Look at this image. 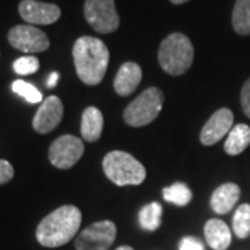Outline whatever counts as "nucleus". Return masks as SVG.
<instances>
[{
	"instance_id": "6ab92c4d",
	"label": "nucleus",
	"mask_w": 250,
	"mask_h": 250,
	"mask_svg": "<svg viewBox=\"0 0 250 250\" xmlns=\"http://www.w3.org/2000/svg\"><path fill=\"white\" fill-rule=\"evenodd\" d=\"M232 27L239 35H250V0H236L232 11Z\"/></svg>"
},
{
	"instance_id": "1a4fd4ad",
	"label": "nucleus",
	"mask_w": 250,
	"mask_h": 250,
	"mask_svg": "<svg viewBox=\"0 0 250 250\" xmlns=\"http://www.w3.org/2000/svg\"><path fill=\"white\" fill-rule=\"evenodd\" d=\"M7 39L14 49L24 53H41L50 46L47 35L34 25H16L10 29Z\"/></svg>"
},
{
	"instance_id": "f8f14e48",
	"label": "nucleus",
	"mask_w": 250,
	"mask_h": 250,
	"mask_svg": "<svg viewBox=\"0 0 250 250\" xmlns=\"http://www.w3.org/2000/svg\"><path fill=\"white\" fill-rule=\"evenodd\" d=\"M62 116H64V107L62 100L57 96H49L38 108L32 120V126L38 134H49L62 123Z\"/></svg>"
},
{
	"instance_id": "393cba45",
	"label": "nucleus",
	"mask_w": 250,
	"mask_h": 250,
	"mask_svg": "<svg viewBox=\"0 0 250 250\" xmlns=\"http://www.w3.org/2000/svg\"><path fill=\"white\" fill-rule=\"evenodd\" d=\"M241 106L243 113L250 118V78L242 86L241 90Z\"/></svg>"
},
{
	"instance_id": "412c9836",
	"label": "nucleus",
	"mask_w": 250,
	"mask_h": 250,
	"mask_svg": "<svg viewBox=\"0 0 250 250\" xmlns=\"http://www.w3.org/2000/svg\"><path fill=\"white\" fill-rule=\"evenodd\" d=\"M232 229L239 239L250 236V205L243 203L236 210L232 218Z\"/></svg>"
},
{
	"instance_id": "4be33fe9",
	"label": "nucleus",
	"mask_w": 250,
	"mask_h": 250,
	"mask_svg": "<svg viewBox=\"0 0 250 250\" xmlns=\"http://www.w3.org/2000/svg\"><path fill=\"white\" fill-rule=\"evenodd\" d=\"M11 89L14 93H17L18 96H21L22 99H25L28 103L31 104H36L39 102L43 100V96L39 90L36 89L34 85L28 83L25 81L22 80H17L13 82L11 85Z\"/></svg>"
},
{
	"instance_id": "f257e3e1",
	"label": "nucleus",
	"mask_w": 250,
	"mask_h": 250,
	"mask_svg": "<svg viewBox=\"0 0 250 250\" xmlns=\"http://www.w3.org/2000/svg\"><path fill=\"white\" fill-rule=\"evenodd\" d=\"M72 57L77 75L83 83L95 86L104 78L110 62V52L100 39L81 36L74 43Z\"/></svg>"
},
{
	"instance_id": "9d476101",
	"label": "nucleus",
	"mask_w": 250,
	"mask_h": 250,
	"mask_svg": "<svg viewBox=\"0 0 250 250\" xmlns=\"http://www.w3.org/2000/svg\"><path fill=\"white\" fill-rule=\"evenodd\" d=\"M18 11L25 22L35 25H50L62 16V10L57 4L38 0H22Z\"/></svg>"
},
{
	"instance_id": "f3484780",
	"label": "nucleus",
	"mask_w": 250,
	"mask_h": 250,
	"mask_svg": "<svg viewBox=\"0 0 250 250\" xmlns=\"http://www.w3.org/2000/svg\"><path fill=\"white\" fill-rule=\"evenodd\" d=\"M250 145V126L246 124L233 125L224 143V150L229 156L241 154Z\"/></svg>"
},
{
	"instance_id": "39448f33",
	"label": "nucleus",
	"mask_w": 250,
	"mask_h": 250,
	"mask_svg": "<svg viewBox=\"0 0 250 250\" xmlns=\"http://www.w3.org/2000/svg\"><path fill=\"white\" fill-rule=\"evenodd\" d=\"M163 103V92L159 88H147L126 106L124 110V121L134 128L150 124L160 114Z\"/></svg>"
},
{
	"instance_id": "2eb2a0df",
	"label": "nucleus",
	"mask_w": 250,
	"mask_h": 250,
	"mask_svg": "<svg viewBox=\"0 0 250 250\" xmlns=\"http://www.w3.org/2000/svg\"><path fill=\"white\" fill-rule=\"evenodd\" d=\"M205 238L207 245L214 250H227L232 241L229 227L218 218H211L206 223Z\"/></svg>"
},
{
	"instance_id": "5701e85b",
	"label": "nucleus",
	"mask_w": 250,
	"mask_h": 250,
	"mask_svg": "<svg viewBox=\"0 0 250 250\" xmlns=\"http://www.w3.org/2000/svg\"><path fill=\"white\" fill-rule=\"evenodd\" d=\"M13 68L18 75H31L39 70V60L35 56H24L13 62Z\"/></svg>"
},
{
	"instance_id": "bb28decb",
	"label": "nucleus",
	"mask_w": 250,
	"mask_h": 250,
	"mask_svg": "<svg viewBox=\"0 0 250 250\" xmlns=\"http://www.w3.org/2000/svg\"><path fill=\"white\" fill-rule=\"evenodd\" d=\"M59 72H52L50 75H49V78H47V81H46V86L47 88H54L56 85H57V82H59Z\"/></svg>"
},
{
	"instance_id": "0eeeda50",
	"label": "nucleus",
	"mask_w": 250,
	"mask_h": 250,
	"mask_svg": "<svg viewBox=\"0 0 250 250\" xmlns=\"http://www.w3.org/2000/svg\"><path fill=\"white\" fill-rule=\"evenodd\" d=\"M117 227L113 221H98L75 238L77 250H108L116 241Z\"/></svg>"
},
{
	"instance_id": "cd10ccee",
	"label": "nucleus",
	"mask_w": 250,
	"mask_h": 250,
	"mask_svg": "<svg viewBox=\"0 0 250 250\" xmlns=\"http://www.w3.org/2000/svg\"><path fill=\"white\" fill-rule=\"evenodd\" d=\"M172 4H184V3H187L189 0H170Z\"/></svg>"
},
{
	"instance_id": "20e7f679",
	"label": "nucleus",
	"mask_w": 250,
	"mask_h": 250,
	"mask_svg": "<svg viewBox=\"0 0 250 250\" xmlns=\"http://www.w3.org/2000/svg\"><path fill=\"white\" fill-rule=\"evenodd\" d=\"M104 174L118 187L141 185L146 179V168L132 154L123 150H113L103 159Z\"/></svg>"
},
{
	"instance_id": "dca6fc26",
	"label": "nucleus",
	"mask_w": 250,
	"mask_h": 250,
	"mask_svg": "<svg viewBox=\"0 0 250 250\" xmlns=\"http://www.w3.org/2000/svg\"><path fill=\"white\" fill-rule=\"evenodd\" d=\"M104 118L98 107L85 108L81 120V135L86 142H96L103 132Z\"/></svg>"
},
{
	"instance_id": "c85d7f7f",
	"label": "nucleus",
	"mask_w": 250,
	"mask_h": 250,
	"mask_svg": "<svg viewBox=\"0 0 250 250\" xmlns=\"http://www.w3.org/2000/svg\"><path fill=\"white\" fill-rule=\"evenodd\" d=\"M116 250H134L131 246H126V245H124V246H120V248H117Z\"/></svg>"
},
{
	"instance_id": "4468645a",
	"label": "nucleus",
	"mask_w": 250,
	"mask_h": 250,
	"mask_svg": "<svg viewBox=\"0 0 250 250\" xmlns=\"http://www.w3.org/2000/svg\"><path fill=\"white\" fill-rule=\"evenodd\" d=\"M241 197V188L233 182L223 184L211 195L210 205L217 214H227L232 210Z\"/></svg>"
},
{
	"instance_id": "9b49d317",
	"label": "nucleus",
	"mask_w": 250,
	"mask_h": 250,
	"mask_svg": "<svg viewBox=\"0 0 250 250\" xmlns=\"http://www.w3.org/2000/svg\"><path fill=\"white\" fill-rule=\"evenodd\" d=\"M233 128V113L229 108L223 107L213 113L200 131V142L205 146H213L220 142Z\"/></svg>"
},
{
	"instance_id": "a211bd4d",
	"label": "nucleus",
	"mask_w": 250,
	"mask_h": 250,
	"mask_svg": "<svg viewBox=\"0 0 250 250\" xmlns=\"http://www.w3.org/2000/svg\"><path fill=\"white\" fill-rule=\"evenodd\" d=\"M161 215H163V207L159 202H152L149 205L143 206L142 210L139 211L138 220L139 225L145 231L153 232L160 228Z\"/></svg>"
},
{
	"instance_id": "b1692460",
	"label": "nucleus",
	"mask_w": 250,
	"mask_h": 250,
	"mask_svg": "<svg viewBox=\"0 0 250 250\" xmlns=\"http://www.w3.org/2000/svg\"><path fill=\"white\" fill-rule=\"evenodd\" d=\"M179 250H205V245L195 236H185L179 242Z\"/></svg>"
},
{
	"instance_id": "aec40b11",
	"label": "nucleus",
	"mask_w": 250,
	"mask_h": 250,
	"mask_svg": "<svg viewBox=\"0 0 250 250\" xmlns=\"http://www.w3.org/2000/svg\"><path fill=\"white\" fill-rule=\"evenodd\" d=\"M192 190L184 182H175L171 187L163 189V197L166 202L175 206H187L192 200Z\"/></svg>"
},
{
	"instance_id": "a878e982",
	"label": "nucleus",
	"mask_w": 250,
	"mask_h": 250,
	"mask_svg": "<svg viewBox=\"0 0 250 250\" xmlns=\"http://www.w3.org/2000/svg\"><path fill=\"white\" fill-rule=\"evenodd\" d=\"M14 177V168L7 160H0V185L7 184Z\"/></svg>"
},
{
	"instance_id": "7ed1b4c3",
	"label": "nucleus",
	"mask_w": 250,
	"mask_h": 250,
	"mask_svg": "<svg viewBox=\"0 0 250 250\" xmlns=\"http://www.w3.org/2000/svg\"><path fill=\"white\" fill-rule=\"evenodd\" d=\"M193 45L184 34L174 32L161 42L159 62L161 68L170 75H182L193 62Z\"/></svg>"
},
{
	"instance_id": "423d86ee",
	"label": "nucleus",
	"mask_w": 250,
	"mask_h": 250,
	"mask_svg": "<svg viewBox=\"0 0 250 250\" xmlns=\"http://www.w3.org/2000/svg\"><path fill=\"white\" fill-rule=\"evenodd\" d=\"M83 14L88 24L99 34H111L120 27L114 0H85Z\"/></svg>"
},
{
	"instance_id": "6e6552de",
	"label": "nucleus",
	"mask_w": 250,
	"mask_h": 250,
	"mask_svg": "<svg viewBox=\"0 0 250 250\" xmlns=\"http://www.w3.org/2000/svg\"><path fill=\"white\" fill-rule=\"evenodd\" d=\"M85 152L83 142L74 135H62L49 147V160L56 168L68 170L81 160Z\"/></svg>"
},
{
	"instance_id": "ddd939ff",
	"label": "nucleus",
	"mask_w": 250,
	"mask_h": 250,
	"mask_svg": "<svg viewBox=\"0 0 250 250\" xmlns=\"http://www.w3.org/2000/svg\"><path fill=\"white\" fill-rule=\"evenodd\" d=\"M142 81V68L136 62H124L114 78V90L120 96H129Z\"/></svg>"
},
{
	"instance_id": "f03ea898",
	"label": "nucleus",
	"mask_w": 250,
	"mask_h": 250,
	"mask_svg": "<svg viewBox=\"0 0 250 250\" xmlns=\"http://www.w3.org/2000/svg\"><path fill=\"white\" fill-rule=\"evenodd\" d=\"M82 213L78 207L65 205L56 208L39 223L36 239L45 248H60L78 233Z\"/></svg>"
}]
</instances>
